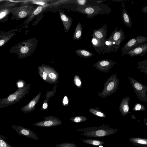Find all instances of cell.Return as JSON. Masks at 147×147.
I'll use <instances>...</instances> for the list:
<instances>
[{
    "mask_svg": "<svg viewBox=\"0 0 147 147\" xmlns=\"http://www.w3.org/2000/svg\"><path fill=\"white\" fill-rule=\"evenodd\" d=\"M38 40V39L35 37L23 40L11 47L9 52L16 54L19 59H25L35 51Z\"/></svg>",
    "mask_w": 147,
    "mask_h": 147,
    "instance_id": "1",
    "label": "cell"
},
{
    "mask_svg": "<svg viewBox=\"0 0 147 147\" xmlns=\"http://www.w3.org/2000/svg\"><path fill=\"white\" fill-rule=\"evenodd\" d=\"M119 129L112 128L107 125L102 124L100 126H94L78 129L77 131L82 132L81 135L87 138H100L107 136L117 133Z\"/></svg>",
    "mask_w": 147,
    "mask_h": 147,
    "instance_id": "2",
    "label": "cell"
},
{
    "mask_svg": "<svg viewBox=\"0 0 147 147\" xmlns=\"http://www.w3.org/2000/svg\"><path fill=\"white\" fill-rule=\"evenodd\" d=\"M76 9L80 13L86 15L88 19L92 18L99 14H109L111 11V8L108 5L103 4H97L95 0L92 4L78 6Z\"/></svg>",
    "mask_w": 147,
    "mask_h": 147,
    "instance_id": "3",
    "label": "cell"
},
{
    "mask_svg": "<svg viewBox=\"0 0 147 147\" xmlns=\"http://www.w3.org/2000/svg\"><path fill=\"white\" fill-rule=\"evenodd\" d=\"M30 85L29 84H26L24 87L18 89L6 98L0 99V109L15 104L20 101L28 93Z\"/></svg>",
    "mask_w": 147,
    "mask_h": 147,
    "instance_id": "4",
    "label": "cell"
},
{
    "mask_svg": "<svg viewBox=\"0 0 147 147\" xmlns=\"http://www.w3.org/2000/svg\"><path fill=\"white\" fill-rule=\"evenodd\" d=\"M119 80L116 73L111 76L105 83L102 91L98 93V95L101 98L111 96L117 90Z\"/></svg>",
    "mask_w": 147,
    "mask_h": 147,
    "instance_id": "5",
    "label": "cell"
},
{
    "mask_svg": "<svg viewBox=\"0 0 147 147\" xmlns=\"http://www.w3.org/2000/svg\"><path fill=\"white\" fill-rule=\"evenodd\" d=\"M37 7L31 5H26L13 7L10 13L11 20L19 21L24 18H28L34 11Z\"/></svg>",
    "mask_w": 147,
    "mask_h": 147,
    "instance_id": "6",
    "label": "cell"
},
{
    "mask_svg": "<svg viewBox=\"0 0 147 147\" xmlns=\"http://www.w3.org/2000/svg\"><path fill=\"white\" fill-rule=\"evenodd\" d=\"M134 91L139 99L142 101L147 102V86L140 83L131 77H128Z\"/></svg>",
    "mask_w": 147,
    "mask_h": 147,
    "instance_id": "7",
    "label": "cell"
},
{
    "mask_svg": "<svg viewBox=\"0 0 147 147\" xmlns=\"http://www.w3.org/2000/svg\"><path fill=\"white\" fill-rule=\"evenodd\" d=\"M147 42V37L140 35L131 38L121 48V55L123 56L132 49L140 46Z\"/></svg>",
    "mask_w": 147,
    "mask_h": 147,
    "instance_id": "8",
    "label": "cell"
},
{
    "mask_svg": "<svg viewBox=\"0 0 147 147\" xmlns=\"http://www.w3.org/2000/svg\"><path fill=\"white\" fill-rule=\"evenodd\" d=\"M17 3L6 1L0 5V23L4 22L8 20V15L12 8L17 5Z\"/></svg>",
    "mask_w": 147,
    "mask_h": 147,
    "instance_id": "9",
    "label": "cell"
},
{
    "mask_svg": "<svg viewBox=\"0 0 147 147\" xmlns=\"http://www.w3.org/2000/svg\"><path fill=\"white\" fill-rule=\"evenodd\" d=\"M43 121L36 122L33 125L43 127H49L57 126L62 124V121L59 118L53 116H48L43 118Z\"/></svg>",
    "mask_w": 147,
    "mask_h": 147,
    "instance_id": "10",
    "label": "cell"
},
{
    "mask_svg": "<svg viewBox=\"0 0 147 147\" xmlns=\"http://www.w3.org/2000/svg\"><path fill=\"white\" fill-rule=\"evenodd\" d=\"M116 64V62L111 60L102 59L96 62L93 66L99 71L107 73Z\"/></svg>",
    "mask_w": 147,
    "mask_h": 147,
    "instance_id": "11",
    "label": "cell"
},
{
    "mask_svg": "<svg viewBox=\"0 0 147 147\" xmlns=\"http://www.w3.org/2000/svg\"><path fill=\"white\" fill-rule=\"evenodd\" d=\"M11 127L20 136H25L35 140H39L37 135L30 129L20 125H12Z\"/></svg>",
    "mask_w": 147,
    "mask_h": 147,
    "instance_id": "12",
    "label": "cell"
},
{
    "mask_svg": "<svg viewBox=\"0 0 147 147\" xmlns=\"http://www.w3.org/2000/svg\"><path fill=\"white\" fill-rule=\"evenodd\" d=\"M40 66L47 72L51 84L56 83L59 78V74L57 71L53 67L47 65L43 64Z\"/></svg>",
    "mask_w": 147,
    "mask_h": 147,
    "instance_id": "13",
    "label": "cell"
},
{
    "mask_svg": "<svg viewBox=\"0 0 147 147\" xmlns=\"http://www.w3.org/2000/svg\"><path fill=\"white\" fill-rule=\"evenodd\" d=\"M118 29V27L116 28L108 39L120 45V44L125 39V35L121 28L119 30Z\"/></svg>",
    "mask_w": 147,
    "mask_h": 147,
    "instance_id": "14",
    "label": "cell"
},
{
    "mask_svg": "<svg viewBox=\"0 0 147 147\" xmlns=\"http://www.w3.org/2000/svg\"><path fill=\"white\" fill-rule=\"evenodd\" d=\"M59 12L60 19L63 24L64 32H68L72 24L73 19L71 17L67 16L61 11H59Z\"/></svg>",
    "mask_w": 147,
    "mask_h": 147,
    "instance_id": "15",
    "label": "cell"
},
{
    "mask_svg": "<svg viewBox=\"0 0 147 147\" xmlns=\"http://www.w3.org/2000/svg\"><path fill=\"white\" fill-rule=\"evenodd\" d=\"M147 52V43H145L142 45L134 48L127 52L126 54L129 55L131 57L142 56Z\"/></svg>",
    "mask_w": 147,
    "mask_h": 147,
    "instance_id": "16",
    "label": "cell"
},
{
    "mask_svg": "<svg viewBox=\"0 0 147 147\" xmlns=\"http://www.w3.org/2000/svg\"><path fill=\"white\" fill-rule=\"evenodd\" d=\"M107 30L106 24L98 29H94L92 32V36L101 40L105 41L107 38Z\"/></svg>",
    "mask_w": 147,
    "mask_h": 147,
    "instance_id": "17",
    "label": "cell"
},
{
    "mask_svg": "<svg viewBox=\"0 0 147 147\" xmlns=\"http://www.w3.org/2000/svg\"><path fill=\"white\" fill-rule=\"evenodd\" d=\"M41 94V92H40L27 105L21 108V111L24 113H28L34 110L36 105L40 98Z\"/></svg>",
    "mask_w": 147,
    "mask_h": 147,
    "instance_id": "18",
    "label": "cell"
},
{
    "mask_svg": "<svg viewBox=\"0 0 147 147\" xmlns=\"http://www.w3.org/2000/svg\"><path fill=\"white\" fill-rule=\"evenodd\" d=\"M120 47V45L108 38L105 41V48L102 54L117 51Z\"/></svg>",
    "mask_w": 147,
    "mask_h": 147,
    "instance_id": "19",
    "label": "cell"
},
{
    "mask_svg": "<svg viewBox=\"0 0 147 147\" xmlns=\"http://www.w3.org/2000/svg\"><path fill=\"white\" fill-rule=\"evenodd\" d=\"M130 98L126 96L121 100L119 107V111L121 115L125 117L129 113V103Z\"/></svg>",
    "mask_w": 147,
    "mask_h": 147,
    "instance_id": "20",
    "label": "cell"
},
{
    "mask_svg": "<svg viewBox=\"0 0 147 147\" xmlns=\"http://www.w3.org/2000/svg\"><path fill=\"white\" fill-rule=\"evenodd\" d=\"M91 42L96 52L100 55L102 54L105 48V41L92 37Z\"/></svg>",
    "mask_w": 147,
    "mask_h": 147,
    "instance_id": "21",
    "label": "cell"
},
{
    "mask_svg": "<svg viewBox=\"0 0 147 147\" xmlns=\"http://www.w3.org/2000/svg\"><path fill=\"white\" fill-rule=\"evenodd\" d=\"M44 7L43 5H40L37 7L34 11L24 21L22 24L20 28L19 29V30H20L19 32L22 28L27 27L29 24L36 16L42 11Z\"/></svg>",
    "mask_w": 147,
    "mask_h": 147,
    "instance_id": "22",
    "label": "cell"
},
{
    "mask_svg": "<svg viewBox=\"0 0 147 147\" xmlns=\"http://www.w3.org/2000/svg\"><path fill=\"white\" fill-rule=\"evenodd\" d=\"M122 21L126 26L128 28H131L132 27V22L129 14L125 9L123 2H122Z\"/></svg>",
    "mask_w": 147,
    "mask_h": 147,
    "instance_id": "23",
    "label": "cell"
},
{
    "mask_svg": "<svg viewBox=\"0 0 147 147\" xmlns=\"http://www.w3.org/2000/svg\"><path fill=\"white\" fill-rule=\"evenodd\" d=\"M129 141L135 146L140 147H147L146 139L137 137H132L129 138Z\"/></svg>",
    "mask_w": 147,
    "mask_h": 147,
    "instance_id": "24",
    "label": "cell"
},
{
    "mask_svg": "<svg viewBox=\"0 0 147 147\" xmlns=\"http://www.w3.org/2000/svg\"><path fill=\"white\" fill-rule=\"evenodd\" d=\"M19 29L17 28L10 30V31L6 35L0 39V47L3 46L10 40L13 36L17 34Z\"/></svg>",
    "mask_w": 147,
    "mask_h": 147,
    "instance_id": "25",
    "label": "cell"
},
{
    "mask_svg": "<svg viewBox=\"0 0 147 147\" xmlns=\"http://www.w3.org/2000/svg\"><path fill=\"white\" fill-rule=\"evenodd\" d=\"M75 52L77 56L83 58H89L95 56V54L93 53L83 49L76 50Z\"/></svg>",
    "mask_w": 147,
    "mask_h": 147,
    "instance_id": "26",
    "label": "cell"
},
{
    "mask_svg": "<svg viewBox=\"0 0 147 147\" xmlns=\"http://www.w3.org/2000/svg\"><path fill=\"white\" fill-rule=\"evenodd\" d=\"M83 27L80 22H79L76 28L73 36V40H78L80 39L82 37Z\"/></svg>",
    "mask_w": 147,
    "mask_h": 147,
    "instance_id": "27",
    "label": "cell"
},
{
    "mask_svg": "<svg viewBox=\"0 0 147 147\" xmlns=\"http://www.w3.org/2000/svg\"><path fill=\"white\" fill-rule=\"evenodd\" d=\"M80 139L83 142L89 145L100 146H102L104 143V142L99 140L83 139L81 138Z\"/></svg>",
    "mask_w": 147,
    "mask_h": 147,
    "instance_id": "28",
    "label": "cell"
},
{
    "mask_svg": "<svg viewBox=\"0 0 147 147\" xmlns=\"http://www.w3.org/2000/svg\"><path fill=\"white\" fill-rule=\"evenodd\" d=\"M89 110L91 113L97 116L103 118L106 117L105 113L97 107H95L94 108H90Z\"/></svg>",
    "mask_w": 147,
    "mask_h": 147,
    "instance_id": "29",
    "label": "cell"
},
{
    "mask_svg": "<svg viewBox=\"0 0 147 147\" xmlns=\"http://www.w3.org/2000/svg\"><path fill=\"white\" fill-rule=\"evenodd\" d=\"M138 67L136 68L140 69L141 72L144 73L147 75V59H146L139 62L138 63Z\"/></svg>",
    "mask_w": 147,
    "mask_h": 147,
    "instance_id": "30",
    "label": "cell"
},
{
    "mask_svg": "<svg viewBox=\"0 0 147 147\" xmlns=\"http://www.w3.org/2000/svg\"><path fill=\"white\" fill-rule=\"evenodd\" d=\"M38 72L40 76L45 81L51 84L48 78L47 72L40 66L38 67Z\"/></svg>",
    "mask_w": 147,
    "mask_h": 147,
    "instance_id": "31",
    "label": "cell"
},
{
    "mask_svg": "<svg viewBox=\"0 0 147 147\" xmlns=\"http://www.w3.org/2000/svg\"><path fill=\"white\" fill-rule=\"evenodd\" d=\"M87 119V118L84 116H74L69 118V120L71 121L76 123L85 121Z\"/></svg>",
    "mask_w": 147,
    "mask_h": 147,
    "instance_id": "32",
    "label": "cell"
},
{
    "mask_svg": "<svg viewBox=\"0 0 147 147\" xmlns=\"http://www.w3.org/2000/svg\"><path fill=\"white\" fill-rule=\"evenodd\" d=\"M6 139L5 137L0 135V147H13L6 141Z\"/></svg>",
    "mask_w": 147,
    "mask_h": 147,
    "instance_id": "33",
    "label": "cell"
},
{
    "mask_svg": "<svg viewBox=\"0 0 147 147\" xmlns=\"http://www.w3.org/2000/svg\"><path fill=\"white\" fill-rule=\"evenodd\" d=\"M55 147H78V146L76 144L74 143L64 142L56 145Z\"/></svg>",
    "mask_w": 147,
    "mask_h": 147,
    "instance_id": "34",
    "label": "cell"
},
{
    "mask_svg": "<svg viewBox=\"0 0 147 147\" xmlns=\"http://www.w3.org/2000/svg\"><path fill=\"white\" fill-rule=\"evenodd\" d=\"M51 1L49 0H32L29 1V4H34L37 5H39L41 6L45 5L48 2H50Z\"/></svg>",
    "mask_w": 147,
    "mask_h": 147,
    "instance_id": "35",
    "label": "cell"
},
{
    "mask_svg": "<svg viewBox=\"0 0 147 147\" xmlns=\"http://www.w3.org/2000/svg\"><path fill=\"white\" fill-rule=\"evenodd\" d=\"M74 82L77 87L78 88L82 87V82L79 77L77 75H76L74 78Z\"/></svg>",
    "mask_w": 147,
    "mask_h": 147,
    "instance_id": "36",
    "label": "cell"
},
{
    "mask_svg": "<svg viewBox=\"0 0 147 147\" xmlns=\"http://www.w3.org/2000/svg\"><path fill=\"white\" fill-rule=\"evenodd\" d=\"M145 110V108L144 105L138 103L136 104L133 109V110L135 111H144Z\"/></svg>",
    "mask_w": 147,
    "mask_h": 147,
    "instance_id": "37",
    "label": "cell"
},
{
    "mask_svg": "<svg viewBox=\"0 0 147 147\" xmlns=\"http://www.w3.org/2000/svg\"><path fill=\"white\" fill-rule=\"evenodd\" d=\"M26 84L25 81L22 79H20L18 80L16 83V85L18 88V89L24 87Z\"/></svg>",
    "mask_w": 147,
    "mask_h": 147,
    "instance_id": "38",
    "label": "cell"
},
{
    "mask_svg": "<svg viewBox=\"0 0 147 147\" xmlns=\"http://www.w3.org/2000/svg\"><path fill=\"white\" fill-rule=\"evenodd\" d=\"M10 31V30H9L8 32H6L3 31H2L0 30V38L4 37L8 33H9Z\"/></svg>",
    "mask_w": 147,
    "mask_h": 147,
    "instance_id": "39",
    "label": "cell"
},
{
    "mask_svg": "<svg viewBox=\"0 0 147 147\" xmlns=\"http://www.w3.org/2000/svg\"><path fill=\"white\" fill-rule=\"evenodd\" d=\"M48 107V103L47 102L43 103L42 106V109L41 110H45L47 109Z\"/></svg>",
    "mask_w": 147,
    "mask_h": 147,
    "instance_id": "40",
    "label": "cell"
},
{
    "mask_svg": "<svg viewBox=\"0 0 147 147\" xmlns=\"http://www.w3.org/2000/svg\"><path fill=\"white\" fill-rule=\"evenodd\" d=\"M67 97L66 96V99L65 100V97H64L63 100V104L64 105H67L68 104V99H67Z\"/></svg>",
    "mask_w": 147,
    "mask_h": 147,
    "instance_id": "41",
    "label": "cell"
},
{
    "mask_svg": "<svg viewBox=\"0 0 147 147\" xmlns=\"http://www.w3.org/2000/svg\"><path fill=\"white\" fill-rule=\"evenodd\" d=\"M142 11L144 13H147V6H145L142 7Z\"/></svg>",
    "mask_w": 147,
    "mask_h": 147,
    "instance_id": "42",
    "label": "cell"
},
{
    "mask_svg": "<svg viewBox=\"0 0 147 147\" xmlns=\"http://www.w3.org/2000/svg\"><path fill=\"white\" fill-rule=\"evenodd\" d=\"M107 0H95L96 3L98 4H101V3L104 1H106Z\"/></svg>",
    "mask_w": 147,
    "mask_h": 147,
    "instance_id": "43",
    "label": "cell"
},
{
    "mask_svg": "<svg viewBox=\"0 0 147 147\" xmlns=\"http://www.w3.org/2000/svg\"><path fill=\"white\" fill-rule=\"evenodd\" d=\"M147 118H146V119H144V124L146 125H147Z\"/></svg>",
    "mask_w": 147,
    "mask_h": 147,
    "instance_id": "44",
    "label": "cell"
},
{
    "mask_svg": "<svg viewBox=\"0 0 147 147\" xmlns=\"http://www.w3.org/2000/svg\"><path fill=\"white\" fill-rule=\"evenodd\" d=\"M0 1V3H1L2 2L4 1Z\"/></svg>",
    "mask_w": 147,
    "mask_h": 147,
    "instance_id": "45",
    "label": "cell"
},
{
    "mask_svg": "<svg viewBox=\"0 0 147 147\" xmlns=\"http://www.w3.org/2000/svg\"><path fill=\"white\" fill-rule=\"evenodd\" d=\"M20 147H23L20 146Z\"/></svg>",
    "mask_w": 147,
    "mask_h": 147,
    "instance_id": "46",
    "label": "cell"
},
{
    "mask_svg": "<svg viewBox=\"0 0 147 147\" xmlns=\"http://www.w3.org/2000/svg\"></svg>",
    "mask_w": 147,
    "mask_h": 147,
    "instance_id": "47",
    "label": "cell"
}]
</instances>
